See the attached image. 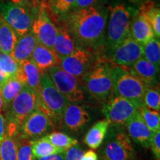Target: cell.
<instances>
[{
  "instance_id": "cell-30",
  "label": "cell",
  "mask_w": 160,
  "mask_h": 160,
  "mask_svg": "<svg viewBox=\"0 0 160 160\" xmlns=\"http://www.w3.org/2000/svg\"><path fill=\"white\" fill-rule=\"evenodd\" d=\"M46 137L54 147L63 151H66L78 144L77 139L62 132H53L46 135Z\"/></svg>"
},
{
  "instance_id": "cell-34",
  "label": "cell",
  "mask_w": 160,
  "mask_h": 160,
  "mask_svg": "<svg viewBox=\"0 0 160 160\" xmlns=\"http://www.w3.org/2000/svg\"><path fill=\"white\" fill-rule=\"evenodd\" d=\"M17 137H16L17 138ZM17 160H34L32 152V140L17 137Z\"/></svg>"
},
{
  "instance_id": "cell-35",
  "label": "cell",
  "mask_w": 160,
  "mask_h": 160,
  "mask_svg": "<svg viewBox=\"0 0 160 160\" xmlns=\"http://www.w3.org/2000/svg\"><path fill=\"white\" fill-rule=\"evenodd\" d=\"M52 6L57 13L65 14L75 8L76 0H53Z\"/></svg>"
},
{
  "instance_id": "cell-43",
  "label": "cell",
  "mask_w": 160,
  "mask_h": 160,
  "mask_svg": "<svg viewBox=\"0 0 160 160\" xmlns=\"http://www.w3.org/2000/svg\"><path fill=\"white\" fill-rule=\"evenodd\" d=\"M7 79H8L7 78L5 77V76L3 74V73L2 72L1 70H0V87H1V86L5 82Z\"/></svg>"
},
{
  "instance_id": "cell-12",
  "label": "cell",
  "mask_w": 160,
  "mask_h": 160,
  "mask_svg": "<svg viewBox=\"0 0 160 160\" xmlns=\"http://www.w3.org/2000/svg\"><path fill=\"white\" fill-rule=\"evenodd\" d=\"M112 64L122 67H131L143 58V47L135 41L131 35L108 52Z\"/></svg>"
},
{
  "instance_id": "cell-22",
  "label": "cell",
  "mask_w": 160,
  "mask_h": 160,
  "mask_svg": "<svg viewBox=\"0 0 160 160\" xmlns=\"http://www.w3.org/2000/svg\"><path fill=\"white\" fill-rule=\"evenodd\" d=\"M37 44V38L31 31L25 35L18 38L11 56L18 64L24 60L29 59Z\"/></svg>"
},
{
  "instance_id": "cell-18",
  "label": "cell",
  "mask_w": 160,
  "mask_h": 160,
  "mask_svg": "<svg viewBox=\"0 0 160 160\" xmlns=\"http://www.w3.org/2000/svg\"><path fill=\"white\" fill-rule=\"evenodd\" d=\"M56 27L57 34L52 51L61 60L71 54L77 46L65 25H56Z\"/></svg>"
},
{
  "instance_id": "cell-10",
  "label": "cell",
  "mask_w": 160,
  "mask_h": 160,
  "mask_svg": "<svg viewBox=\"0 0 160 160\" xmlns=\"http://www.w3.org/2000/svg\"><path fill=\"white\" fill-rule=\"evenodd\" d=\"M137 103L120 97H112L103 105L102 113L110 125H122L139 111Z\"/></svg>"
},
{
  "instance_id": "cell-15",
  "label": "cell",
  "mask_w": 160,
  "mask_h": 160,
  "mask_svg": "<svg viewBox=\"0 0 160 160\" xmlns=\"http://www.w3.org/2000/svg\"><path fill=\"white\" fill-rule=\"evenodd\" d=\"M90 115L82 106L69 103L64 111L61 125L67 131L77 132L89 122Z\"/></svg>"
},
{
  "instance_id": "cell-1",
  "label": "cell",
  "mask_w": 160,
  "mask_h": 160,
  "mask_svg": "<svg viewBox=\"0 0 160 160\" xmlns=\"http://www.w3.org/2000/svg\"><path fill=\"white\" fill-rule=\"evenodd\" d=\"M107 19L106 10L94 5L70 11L65 25L78 47L95 50L105 46Z\"/></svg>"
},
{
  "instance_id": "cell-4",
  "label": "cell",
  "mask_w": 160,
  "mask_h": 160,
  "mask_svg": "<svg viewBox=\"0 0 160 160\" xmlns=\"http://www.w3.org/2000/svg\"><path fill=\"white\" fill-rule=\"evenodd\" d=\"M112 66L108 60H99L82 79L85 91L98 101L105 102L112 97Z\"/></svg>"
},
{
  "instance_id": "cell-14",
  "label": "cell",
  "mask_w": 160,
  "mask_h": 160,
  "mask_svg": "<svg viewBox=\"0 0 160 160\" xmlns=\"http://www.w3.org/2000/svg\"><path fill=\"white\" fill-rule=\"evenodd\" d=\"M59 66L64 71L77 78L80 82L93 67L91 54L88 50L77 46L71 54L60 60Z\"/></svg>"
},
{
  "instance_id": "cell-7",
  "label": "cell",
  "mask_w": 160,
  "mask_h": 160,
  "mask_svg": "<svg viewBox=\"0 0 160 160\" xmlns=\"http://www.w3.org/2000/svg\"><path fill=\"white\" fill-rule=\"evenodd\" d=\"M0 14L14 31L17 38L31 31L34 17L31 10L8 1L0 2Z\"/></svg>"
},
{
  "instance_id": "cell-21",
  "label": "cell",
  "mask_w": 160,
  "mask_h": 160,
  "mask_svg": "<svg viewBox=\"0 0 160 160\" xmlns=\"http://www.w3.org/2000/svg\"><path fill=\"white\" fill-rule=\"evenodd\" d=\"M130 35L140 45H144L156 37L153 28L148 20L138 13V14L131 20Z\"/></svg>"
},
{
  "instance_id": "cell-24",
  "label": "cell",
  "mask_w": 160,
  "mask_h": 160,
  "mask_svg": "<svg viewBox=\"0 0 160 160\" xmlns=\"http://www.w3.org/2000/svg\"><path fill=\"white\" fill-rule=\"evenodd\" d=\"M17 39L13 29L0 14V51L11 55Z\"/></svg>"
},
{
  "instance_id": "cell-37",
  "label": "cell",
  "mask_w": 160,
  "mask_h": 160,
  "mask_svg": "<svg viewBox=\"0 0 160 160\" xmlns=\"http://www.w3.org/2000/svg\"><path fill=\"white\" fill-rule=\"evenodd\" d=\"M150 147L151 148L156 159L159 160L160 158V131L153 133Z\"/></svg>"
},
{
  "instance_id": "cell-39",
  "label": "cell",
  "mask_w": 160,
  "mask_h": 160,
  "mask_svg": "<svg viewBox=\"0 0 160 160\" xmlns=\"http://www.w3.org/2000/svg\"><path fill=\"white\" fill-rule=\"evenodd\" d=\"M99 0H76L75 8H85L94 6Z\"/></svg>"
},
{
  "instance_id": "cell-13",
  "label": "cell",
  "mask_w": 160,
  "mask_h": 160,
  "mask_svg": "<svg viewBox=\"0 0 160 160\" xmlns=\"http://www.w3.org/2000/svg\"><path fill=\"white\" fill-rule=\"evenodd\" d=\"M53 128L54 126L48 117L37 108L24 121L17 137L33 141L48 133Z\"/></svg>"
},
{
  "instance_id": "cell-38",
  "label": "cell",
  "mask_w": 160,
  "mask_h": 160,
  "mask_svg": "<svg viewBox=\"0 0 160 160\" xmlns=\"http://www.w3.org/2000/svg\"><path fill=\"white\" fill-rule=\"evenodd\" d=\"M11 2L15 5L22 6L30 10L39 8L41 2L39 0H11Z\"/></svg>"
},
{
  "instance_id": "cell-25",
  "label": "cell",
  "mask_w": 160,
  "mask_h": 160,
  "mask_svg": "<svg viewBox=\"0 0 160 160\" xmlns=\"http://www.w3.org/2000/svg\"><path fill=\"white\" fill-rule=\"evenodd\" d=\"M139 13L142 15L153 28L155 37H160V10L153 1H148L140 6Z\"/></svg>"
},
{
  "instance_id": "cell-19",
  "label": "cell",
  "mask_w": 160,
  "mask_h": 160,
  "mask_svg": "<svg viewBox=\"0 0 160 160\" xmlns=\"http://www.w3.org/2000/svg\"><path fill=\"white\" fill-rule=\"evenodd\" d=\"M18 71L15 77L24 86L37 91L40 83L41 73L31 59H26L19 64Z\"/></svg>"
},
{
  "instance_id": "cell-33",
  "label": "cell",
  "mask_w": 160,
  "mask_h": 160,
  "mask_svg": "<svg viewBox=\"0 0 160 160\" xmlns=\"http://www.w3.org/2000/svg\"><path fill=\"white\" fill-rule=\"evenodd\" d=\"M144 105L148 109L159 111L160 109V95L159 92L150 87L146 88L142 97Z\"/></svg>"
},
{
  "instance_id": "cell-28",
  "label": "cell",
  "mask_w": 160,
  "mask_h": 160,
  "mask_svg": "<svg viewBox=\"0 0 160 160\" xmlns=\"http://www.w3.org/2000/svg\"><path fill=\"white\" fill-rule=\"evenodd\" d=\"M0 160H17V138L5 133L0 143Z\"/></svg>"
},
{
  "instance_id": "cell-31",
  "label": "cell",
  "mask_w": 160,
  "mask_h": 160,
  "mask_svg": "<svg viewBox=\"0 0 160 160\" xmlns=\"http://www.w3.org/2000/svg\"><path fill=\"white\" fill-rule=\"evenodd\" d=\"M139 111L146 125L153 133L160 131L159 111L148 109L144 105L139 108Z\"/></svg>"
},
{
  "instance_id": "cell-20",
  "label": "cell",
  "mask_w": 160,
  "mask_h": 160,
  "mask_svg": "<svg viewBox=\"0 0 160 160\" xmlns=\"http://www.w3.org/2000/svg\"><path fill=\"white\" fill-rule=\"evenodd\" d=\"M30 59L37 66L40 73L47 72L51 68L59 65L60 59L53 51L38 42Z\"/></svg>"
},
{
  "instance_id": "cell-6",
  "label": "cell",
  "mask_w": 160,
  "mask_h": 160,
  "mask_svg": "<svg viewBox=\"0 0 160 160\" xmlns=\"http://www.w3.org/2000/svg\"><path fill=\"white\" fill-rule=\"evenodd\" d=\"M131 13L122 2L110 6L108 25L105 33V45L108 52L130 35Z\"/></svg>"
},
{
  "instance_id": "cell-32",
  "label": "cell",
  "mask_w": 160,
  "mask_h": 160,
  "mask_svg": "<svg viewBox=\"0 0 160 160\" xmlns=\"http://www.w3.org/2000/svg\"><path fill=\"white\" fill-rule=\"evenodd\" d=\"M19 65L11 55L0 51V70L7 79L15 77Z\"/></svg>"
},
{
  "instance_id": "cell-5",
  "label": "cell",
  "mask_w": 160,
  "mask_h": 160,
  "mask_svg": "<svg viewBox=\"0 0 160 160\" xmlns=\"http://www.w3.org/2000/svg\"><path fill=\"white\" fill-rule=\"evenodd\" d=\"M111 80L114 96L131 100L140 107L144 105L142 97L147 86L130 73L125 67L113 64Z\"/></svg>"
},
{
  "instance_id": "cell-44",
  "label": "cell",
  "mask_w": 160,
  "mask_h": 160,
  "mask_svg": "<svg viewBox=\"0 0 160 160\" xmlns=\"http://www.w3.org/2000/svg\"><path fill=\"white\" fill-rule=\"evenodd\" d=\"M2 108H3V102H2V98L1 92H0V113L2 111Z\"/></svg>"
},
{
  "instance_id": "cell-8",
  "label": "cell",
  "mask_w": 160,
  "mask_h": 160,
  "mask_svg": "<svg viewBox=\"0 0 160 160\" xmlns=\"http://www.w3.org/2000/svg\"><path fill=\"white\" fill-rule=\"evenodd\" d=\"M47 73L58 91L68 100L70 103L83 101L85 92L77 78L64 71L59 65L48 69Z\"/></svg>"
},
{
  "instance_id": "cell-9",
  "label": "cell",
  "mask_w": 160,
  "mask_h": 160,
  "mask_svg": "<svg viewBox=\"0 0 160 160\" xmlns=\"http://www.w3.org/2000/svg\"><path fill=\"white\" fill-rule=\"evenodd\" d=\"M102 160H133L134 150L130 138L124 132L111 131L102 151Z\"/></svg>"
},
{
  "instance_id": "cell-11",
  "label": "cell",
  "mask_w": 160,
  "mask_h": 160,
  "mask_svg": "<svg viewBox=\"0 0 160 160\" xmlns=\"http://www.w3.org/2000/svg\"><path fill=\"white\" fill-rule=\"evenodd\" d=\"M48 8L45 0L41 1L31 31L37 38L38 42L52 50L57 34V27L50 16Z\"/></svg>"
},
{
  "instance_id": "cell-41",
  "label": "cell",
  "mask_w": 160,
  "mask_h": 160,
  "mask_svg": "<svg viewBox=\"0 0 160 160\" xmlns=\"http://www.w3.org/2000/svg\"><path fill=\"white\" fill-rule=\"evenodd\" d=\"M80 160H98L97 153L93 150L84 152Z\"/></svg>"
},
{
  "instance_id": "cell-23",
  "label": "cell",
  "mask_w": 160,
  "mask_h": 160,
  "mask_svg": "<svg viewBox=\"0 0 160 160\" xmlns=\"http://www.w3.org/2000/svg\"><path fill=\"white\" fill-rule=\"evenodd\" d=\"M110 126L107 119L98 121L90 128L84 138V142L92 150L97 149L100 147L107 136Z\"/></svg>"
},
{
  "instance_id": "cell-16",
  "label": "cell",
  "mask_w": 160,
  "mask_h": 160,
  "mask_svg": "<svg viewBox=\"0 0 160 160\" xmlns=\"http://www.w3.org/2000/svg\"><path fill=\"white\" fill-rule=\"evenodd\" d=\"M125 125L129 138L144 148H150L153 133L146 125L139 111L133 115Z\"/></svg>"
},
{
  "instance_id": "cell-26",
  "label": "cell",
  "mask_w": 160,
  "mask_h": 160,
  "mask_svg": "<svg viewBox=\"0 0 160 160\" xmlns=\"http://www.w3.org/2000/svg\"><path fill=\"white\" fill-rule=\"evenodd\" d=\"M23 87L24 85L17 79V77L9 78L0 87V92L3 102V111H7L12 101L21 92Z\"/></svg>"
},
{
  "instance_id": "cell-17",
  "label": "cell",
  "mask_w": 160,
  "mask_h": 160,
  "mask_svg": "<svg viewBox=\"0 0 160 160\" xmlns=\"http://www.w3.org/2000/svg\"><path fill=\"white\" fill-rule=\"evenodd\" d=\"M125 68L128 70L130 73L147 87L151 88V86L157 85L158 82L157 77L159 68L144 58L138 60L131 67Z\"/></svg>"
},
{
  "instance_id": "cell-40",
  "label": "cell",
  "mask_w": 160,
  "mask_h": 160,
  "mask_svg": "<svg viewBox=\"0 0 160 160\" xmlns=\"http://www.w3.org/2000/svg\"><path fill=\"white\" fill-rule=\"evenodd\" d=\"M65 151L62 153H56V154H52L49 156H46V157L37 158L34 159V160H65Z\"/></svg>"
},
{
  "instance_id": "cell-27",
  "label": "cell",
  "mask_w": 160,
  "mask_h": 160,
  "mask_svg": "<svg viewBox=\"0 0 160 160\" xmlns=\"http://www.w3.org/2000/svg\"><path fill=\"white\" fill-rule=\"evenodd\" d=\"M32 152L34 159H37L46 156L62 153L65 151L54 147L48 139V137L45 136L32 141Z\"/></svg>"
},
{
  "instance_id": "cell-3",
  "label": "cell",
  "mask_w": 160,
  "mask_h": 160,
  "mask_svg": "<svg viewBox=\"0 0 160 160\" xmlns=\"http://www.w3.org/2000/svg\"><path fill=\"white\" fill-rule=\"evenodd\" d=\"M37 108V93L24 86L21 92L12 101L5 111V133L13 137H17L24 121Z\"/></svg>"
},
{
  "instance_id": "cell-36",
  "label": "cell",
  "mask_w": 160,
  "mask_h": 160,
  "mask_svg": "<svg viewBox=\"0 0 160 160\" xmlns=\"http://www.w3.org/2000/svg\"><path fill=\"white\" fill-rule=\"evenodd\" d=\"M83 153L84 151L79 145H74L65 151V160H80Z\"/></svg>"
},
{
  "instance_id": "cell-2",
  "label": "cell",
  "mask_w": 160,
  "mask_h": 160,
  "mask_svg": "<svg viewBox=\"0 0 160 160\" xmlns=\"http://www.w3.org/2000/svg\"><path fill=\"white\" fill-rule=\"evenodd\" d=\"M36 93L38 108L48 117L54 127L61 125L64 111L70 102L55 87L47 72L41 73L39 88Z\"/></svg>"
},
{
  "instance_id": "cell-42",
  "label": "cell",
  "mask_w": 160,
  "mask_h": 160,
  "mask_svg": "<svg viewBox=\"0 0 160 160\" xmlns=\"http://www.w3.org/2000/svg\"><path fill=\"white\" fill-rule=\"evenodd\" d=\"M6 131V124H5V119L0 113V143L2 141L4 137Z\"/></svg>"
},
{
  "instance_id": "cell-29",
  "label": "cell",
  "mask_w": 160,
  "mask_h": 160,
  "mask_svg": "<svg viewBox=\"0 0 160 160\" xmlns=\"http://www.w3.org/2000/svg\"><path fill=\"white\" fill-rule=\"evenodd\" d=\"M143 58L153 64L158 68L160 65V42L159 39L154 37L151 41L142 45Z\"/></svg>"
}]
</instances>
